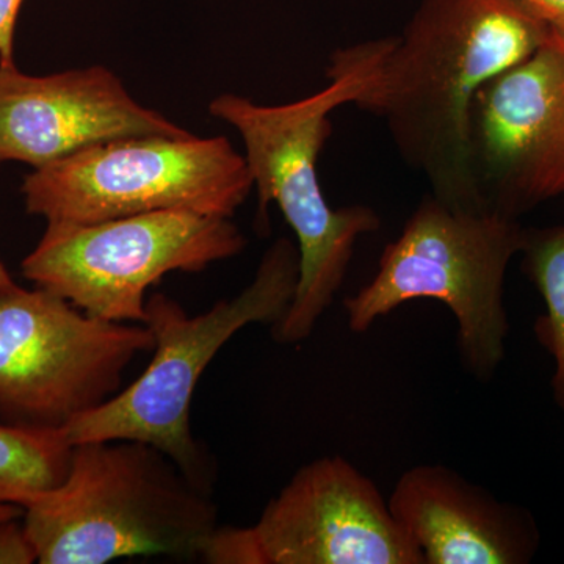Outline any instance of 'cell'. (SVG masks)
<instances>
[{
  "label": "cell",
  "mask_w": 564,
  "mask_h": 564,
  "mask_svg": "<svg viewBox=\"0 0 564 564\" xmlns=\"http://www.w3.org/2000/svg\"><path fill=\"white\" fill-rule=\"evenodd\" d=\"M552 28L521 0H421L399 36L336 54L359 74L352 106L384 121L432 195L489 209L475 181L470 121L478 91L532 55Z\"/></svg>",
  "instance_id": "6da1fadb"
},
{
  "label": "cell",
  "mask_w": 564,
  "mask_h": 564,
  "mask_svg": "<svg viewBox=\"0 0 564 564\" xmlns=\"http://www.w3.org/2000/svg\"><path fill=\"white\" fill-rule=\"evenodd\" d=\"M329 84L288 104H258L223 93L209 104L212 117L228 122L245 147V161L258 192V221L267 225L276 203L295 232L300 276L291 306L272 325L273 339L295 345L314 333L343 288L358 240L381 228V218L364 204L333 209L323 195L318 155L333 132L329 115L355 104L358 70L339 55L329 58Z\"/></svg>",
  "instance_id": "7a4b0ae2"
},
{
  "label": "cell",
  "mask_w": 564,
  "mask_h": 564,
  "mask_svg": "<svg viewBox=\"0 0 564 564\" xmlns=\"http://www.w3.org/2000/svg\"><path fill=\"white\" fill-rule=\"evenodd\" d=\"M41 564H104L133 556L202 558L218 529L212 494L154 445H73L61 485L24 508Z\"/></svg>",
  "instance_id": "3957f363"
},
{
  "label": "cell",
  "mask_w": 564,
  "mask_h": 564,
  "mask_svg": "<svg viewBox=\"0 0 564 564\" xmlns=\"http://www.w3.org/2000/svg\"><path fill=\"white\" fill-rule=\"evenodd\" d=\"M299 247L276 240L262 256L254 280L239 295L220 300L199 315L176 300L154 293L147 300L144 325L154 336V356L143 373L101 406L63 430L70 445L132 440L154 445L188 478L212 494V464L191 429L192 399L207 366L245 326L274 325L295 295Z\"/></svg>",
  "instance_id": "277c9868"
},
{
  "label": "cell",
  "mask_w": 564,
  "mask_h": 564,
  "mask_svg": "<svg viewBox=\"0 0 564 564\" xmlns=\"http://www.w3.org/2000/svg\"><path fill=\"white\" fill-rule=\"evenodd\" d=\"M524 236L518 218L452 207L430 193L386 245L372 280L344 300L348 326L364 334L411 300H437L458 322L464 370L488 383L505 359V276Z\"/></svg>",
  "instance_id": "5b68a950"
},
{
  "label": "cell",
  "mask_w": 564,
  "mask_h": 564,
  "mask_svg": "<svg viewBox=\"0 0 564 564\" xmlns=\"http://www.w3.org/2000/svg\"><path fill=\"white\" fill-rule=\"evenodd\" d=\"M254 188L226 137H132L33 170L25 210L47 223H98L158 210L232 218Z\"/></svg>",
  "instance_id": "8992f818"
},
{
  "label": "cell",
  "mask_w": 564,
  "mask_h": 564,
  "mask_svg": "<svg viewBox=\"0 0 564 564\" xmlns=\"http://www.w3.org/2000/svg\"><path fill=\"white\" fill-rule=\"evenodd\" d=\"M247 247L231 218L158 210L98 223H47L22 276L107 322L147 321V293L165 274L199 273Z\"/></svg>",
  "instance_id": "52a82bcc"
},
{
  "label": "cell",
  "mask_w": 564,
  "mask_h": 564,
  "mask_svg": "<svg viewBox=\"0 0 564 564\" xmlns=\"http://www.w3.org/2000/svg\"><path fill=\"white\" fill-rule=\"evenodd\" d=\"M152 348L143 323L101 321L17 284L0 295V423L63 432L117 395L126 369Z\"/></svg>",
  "instance_id": "ba28073f"
},
{
  "label": "cell",
  "mask_w": 564,
  "mask_h": 564,
  "mask_svg": "<svg viewBox=\"0 0 564 564\" xmlns=\"http://www.w3.org/2000/svg\"><path fill=\"white\" fill-rule=\"evenodd\" d=\"M212 564H425L378 486L344 456L303 466L250 527H218Z\"/></svg>",
  "instance_id": "9c48e42d"
},
{
  "label": "cell",
  "mask_w": 564,
  "mask_h": 564,
  "mask_svg": "<svg viewBox=\"0 0 564 564\" xmlns=\"http://www.w3.org/2000/svg\"><path fill=\"white\" fill-rule=\"evenodd\" d=\"M475 181L489 209L518 218L564 195V33L478 91L470 121Z\"/></svg>",
  "instance_id": "30bf717a"
},
{
  "label": "cell",
  "mask_w": 564,
  "mask_h": 564,
  "mask_svg": "<svg viewBox=\"0 0 564 564\" xmlns=\"http://www.w3.org/2000/svg\"><path fill=\"white\" fill-rule=\"evenodd\" d=\"M191 135L135 101L106 66L31 76L0 65V163L36 170L113 140Z\"/></svg>",
  "instance_id": "8fae6325"
},
{
  "label": "cell",
  "mask_w": 564,
  "mask_h": 564,
  "mask_svg": "<svg viewBox=\"0 0 564 564\" xmlns=\"http://www.w3.org/2000/svg\"><path fill=\"white\" fill-rule=\"evenodd\" d=\"M388 507L425 564H525L540 547L529 510L500 502L443 464L408 469Z\"/></svg>",
  "instance_id": "7c38bea8"
},
{
  "label": "cell",
  "mask_w": 564,
  "mask_h": 564,
  "mask_svg": "<svg viewBox=\"0 0 564 564\" xmlns=\"http://www.w3.org/2000/svg\"><path fill=\"white\" fill-rule=\"evenodd\" d=\"M73 445L62 432L0 423V503L25 508L61 485Z\"/></svg>",
  "instance_id": "4fadbf2b"
},
{
  "label": "cell",
  "mask_w": 564,
  "mask_h": 564,
  "mask_svg": "<svg viewBox=\"0 0 564 564\" xmlns=\"http://www.w3.org/2000/svg\"><path fill=\"white\" fill-rule=\"evenodd\" d=\"M522 269L543 296L545 314L534 323V334L555 362L552 391L564 411V225L525 229Z\"/></svg>",
  "instance_id": "5bb4252c"
},
{
  "label": "cell",
  "mask_w": 564,
  "mask_h": 564,
  "mask_svg": "<svg viewBox=\"0 0 564 564\" xmlns=\"http://www.w3.org/2000/svg\"><path fill=\"white\" fill-rule=\"evenodd\" d=\"M39 563L22 518L0 522V564Z\"/></svg>",
  "instance_id": "9a60e30c"
},
{
  "label": "cell",
  "mask_w": 564,
  "mask_h": 564,
  "mask_svg": "<svg viewBox=\"0 0 564 564\" xmlns=\"http://www.w3.org/2000/svg\"><path fill=\"white\" fill-rule=\"evenodd\" d=\"M24 0H0V65L14 63V29Z\"/></svg>",
  "instance_id": "2e32d148"
},
{
  "label": "cell",
  "mask_w": 564,
  "mask_h": 564,
  "mask_svg": "<svg viewBox=\"0 0 564 564\" xmlns=\"http://www.w3.org/2000/svg\"><path fill=\"white\" fill-rule=\"evenodd\" d=\"M552 29L564 33V0H521Z\"/></svg>",
  "instance_id": "e0dca14e"
},
{
  "label": "cell",
  "mask_w": 564,
  "mask_h": 564,
  "mask_svg": "<svg viewBox=\"0 0 564 564\" xmlns=\"http://www.w3.org/2000/svg\"><path fill=\"white\" fill-rule=\"evenodd\" d=\"M22 514H24V508L18 505L0 503V522L22 518Z\"/></svg>",
  "instance_id": "ac0fdd59"
},
{
  "label": "cell",
  "mask_w": 564,
  "mask_h": 564,
  "mask_svg": "<svg viewBox=\"0 0 564 564\" xmlns=\"http://www.w3.org/2000/svg\"><path fill=\"white\" fill-rule=\"evenodd\" d=\"M14 285H17V282L13 281L7 267L0 261V295H2L3 292L10 291Z\"/></svg>",
  "instance_id": "d6986e66"
}]
</instances>
